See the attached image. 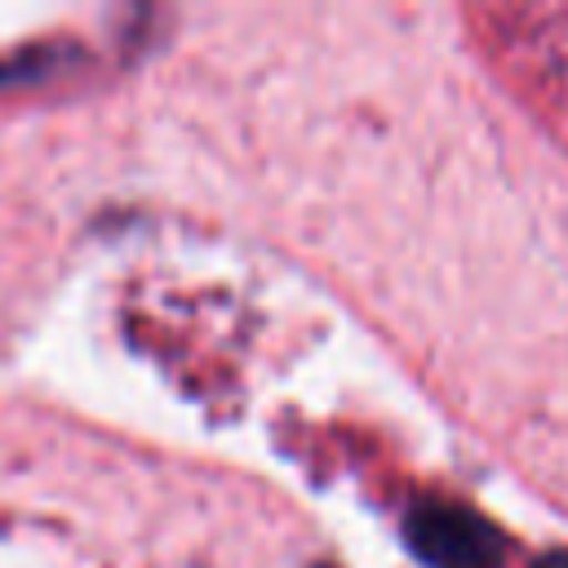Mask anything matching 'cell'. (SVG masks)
Returning <instances> with one entry per match:
<instances>
[{"label": "cell", "instance_id": "6da1fadb", "mask_svg": "<svg viewBox=\"0 0 568 568\" xmlns=\"http://www.w3.org/2000/svg\"><path fill=\"white\" fill-rule=\"evenodd\" d=\"M404 537L426 568H506L501 528L462 501H417Z\"/></svg>", "mask_w": 568, "mask_h": 568}, {"label": "cell", "instance_id": "7a4b0ae2", "mask_svg": "<svg viewBox=\"0 0 568 568\" xmlns=\"http://www.w3.org/2000/svg\"><path fill=\"white\" fill-rule=\"evenodd\" d=\"M532 568H568V550H550V555H541Z\"/></svg>", "mask_w": 568, "mask_h": 568}, {"label": "cell", "instance_id": "3957f363", "mask_svg": "<svg viewBox=\"0 0 568 568\" xmlns=\"http://www.w3.org/2000/svg\"><path fill=\"white\" fill-rule=\"evenodd\" d=\"M315 568H333V564H315Z\"/></svg>", "mask_w": 568, "mask_h": 568}]
</instances>
